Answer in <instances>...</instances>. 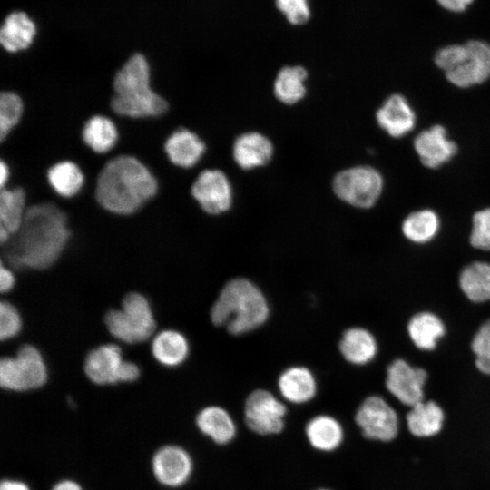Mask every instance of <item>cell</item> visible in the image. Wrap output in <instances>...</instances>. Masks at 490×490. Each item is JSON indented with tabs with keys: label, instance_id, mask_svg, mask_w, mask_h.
Here are the masks:
<instances>
[{
	"label": "cell",
	"instance_id": "cell-1",
	"mask_svg": "<svg viewBox=\"0 0 490 490\" xmlns=\"http://www.w3.org/2000/svg\"><path fill=\"white\" fill-rule=\"evenodd\" d=\"M70 239L66 214L51 202L26 209L21 228L7 242L5 257L14 267L44 270L60 258Z\"/></svg>",
	"mask_w": 490,
	"mask_h": 490
},
{
	"label": "cell",
	"instance_id": "cell-2",
	"mask_svg": "<svg viewBox=\"0 0 490 490\" xmlns=\"http://www.w3.org/2000/svg\"><path fill=\"white\" fill-rule=\"evenodd\" d=\"M157 191L156 178L140 160L131 155H119L107 162L99 172L95 198L111 213L131 215Z\"/></svg>",
	"mask_w": 490,
	"mask_h": 490
},
{
	"label": "cell",
	"instance_id": "cell-3",
	"mask_svg": "<svg viewBox=\"0 0 490 490\" xmlns=\"http://www.w3.org/2000/svg\"><path fill=\"white\" fill-rule=\"evenodd\" d=\"M270 306L261 289L246 278L229 280L211 309V319L231 335H243L262 326Z\"/></svg>",
	"mask_w": 490,
	"mask_h": 490
},
{
	"label": "cell",
	"instance_id": "cell-4",
	"mask_svg": "<svg viewBox=\"0 0 490 490\" xmlns=\"http://www.w3.org/2000/svg\"><path fill=\"white\" fill-rule=\"evenodd\" d=\"M111 108L118 115L133 119L164 114L168 102L151 86L150 66L141 54L131 56L113 81Z\"/></svg>",
	"mask_w": 490,
	"mask_h": 490
},
{
	"label": "cell",
	"instance_id": "cell-5",
	"mask_svg": "<svg viewBox=\"0 0 490 490\" xmlns=\"http://www.w3.org/2000/svg\"><path fill=\"white\" fill-rule=\"evenodd\" d=\"M434 61L457 88L467 89L490 78V44L482 40L444 46L436 53Z\"/></svg>",
	"mask_w": 490,
	"mask_h": 490
},
{
	"label": "cell",
	"instance_id": "cell-6",
	"mask_svg": "<svg viewBox=\"0 0 490 490\" xmlns=\"http://www.w3.org/2000/svg\"><path fill=\"white\" fill-rule=\"evenodd\" d=\"M104 322L112 336L127 344L145 341L156 326L149 300L138 292L128 293L120 309H111L106 313Z\"/></svg>",
	"mask_w": 490,
	"mask_h": 490
},
{
	"label": "cell",
	"instance_id": "cell-7",
	"mask_svg": "<svg viewBox=\"0 0 490 490\" xmlns=\"http://www.w3.org/2000/svg\"><path fill=\"white\" fill-rule=\"evenodd\" d=\"M47 377L44 357L33 345H24L15 357H5L0 361V384L7 390L39 388L45 384Z\"/></svg>",
	"mask_w": 490,
	"mask_h": 490
},
{
	"label": "cell",
	"instance_id": "cell-8",
	"mask_svg": "<svg viewBox=\"0 0 490 490\" xmlns=\"http://www.w3.org/2000/svg\"><path fill=\"white\" fill-rule=\"evenodd\" d=\"M332 186L335 194L341 201L357 208L368 209L379 199L384 180L376 168L358 165L339 172L335 176Z\"/></svg>",
	"mask_w": 490,
	"mask_h": 490
},
{
	"label": "cell",
	"instance_id": "cell-9",
	"mask_svg": "<svg viewBox=\"0 0 490 490\" xmlns=\"http://www.w3.org/2000/svg\"><path fill=\"white\" fill-rule=\"evenodd\" d=\"M287 408L265 389L252 391L246 399L244 418L250 430L260 435L278 434L284 427Z\"/></svg>",
	"mask_w": 490,
	"mask_h": 490
},
{
	"label": "cell",
	"instance_id": "cell-10",
	"mask_svg": "<svg viewBox=\"0 0 490 490\" xmlns=\"http://www.w3.org/2000/svg\"><path fill=\"white\" fill-rule=\"evenodd\" d=\"M355 420L364 436L369 439L390 441L397 434V415L379 396L367 397L358 407Z\"/></svg>",
	"mask_w": 490,
	"mask_h": 490
},
{
	"label": "cell",
	"instance_id": "cell-11",
	"mask_svg": "<svg viewBox=\"0 0 490 490\" xmlns=\"http://www.w3.org/2000/svg\"><path fill=\"white\" fill-rule=\"evenodd\" d=\"M191 193L207 213L218 215L227 211L232 203L231 184L220 170L202 171L191 188Z\"/></svg>",
	"mask_w": 490,
	"mask_h": 490
},
{
	"label": "cell",
	"instance_id": "cell-12",
	"mask_svg": "<svg viewBox=\"0 0 490 490\" xmlns=\"http://www.w3.org/2000/svg\"><path fill=\"white\" fill-rule=\"evenodd\" d=\"M426 378V370L397 358L387 367L386 387L401 403L413 407L423 401Z\"/></svg>",
	"mask_w": 490,
	"mask_h": 490
},
{
	"label": "cell",
	"instance_id": "cell-13",
	"mask_svg": "<svg viewBox=\"0 0 490 490\" xmlns=\"http://www.w3.org/2000/svg\"><path fill=\"white\" fill-rule=\"evenodd\" d=\"M413 146L421 163L432 170L448 163L457 153L458 147L448 137L441 124H434L420 132L414 139Z\"/></svg>",
	"mask_w": 490,
	"mask_h": 490
},
{
	"label": "cell",
	"instance_id": "cell-14",
	"mask_svg": "<svg viewBox=\"0 0 490 490\" xmlns=\"http://www.w3.org/2000/svg\"><path fill=\"white\" fill-rule=\"evenodd\" d=\"M121 348L115 344H105L91 350L84 360L86 377L94 384L104 386L121 383L124 363Z\"/></svg>",
	"mask_w": 490,
	"mask_h": 490
},
{
	"label": "cell",
	"instance_id": "cell-15",
	"mask_svg": "<svg viewBox=\"0 0 490 490\" xmlns=\"http://www.w3.org/2000/svg\"><path fill=\"white\" fill-rule=\"evenodd\" d=\"M377 125L392 138H402L413 131L416 115L408 100L400 93L389 95L376 112Z\"/></svg>",
	"mask_w": 490,
	"mask_h": 490
},
{
	"label": "cell",
	"instance_id": "cell-16",
	"mask_svg": "<svg viewBox=\"0 0 490 490\" xmlns=\"http://www.w3.org/2000/svg\"><path fill=\"white\" fill-rule=\"evenodd\" d=\"M191 467L190 456L182 448L173 446L160 449L152 461L156 478L169 486H178L186 482Z\"/></svg>",
	"mask_w": 490,
	"mask_h": 490
},
{
	"label": "cell",
	"instance_id": "cell-17",
	"mask_svg": "<svg viewBox=\"0 0 490 490\" xmlns=\"http://www.w3.org/2000/svg\"><path fill=\"white\" fill-rule=\"evenodd\" d=\"M164 152L169 161L181 168H191L205 152L204 142L186 128L174 131L165 141Z\"/></svg>",
	"mask_w": 490,
	"mask_h": 490
},
{
	"label": "cell",
	"instance_id": "cell-18",
	"mask_svg": "<svg viewBox=\"0 0 490 490\" xmlns=\"http://www.w3.org/2000/svg\"><path fill=\"white\" fill-rule=\"evenodd\" d=\"M232 155L243 170L266 165L273 155V145L265 135L250 132L240 135L234 142Z\"/></svg>",
	"mask_w": 490,
	"mask_h": 490
},
{
	"label": "cell",
	"instance_id": "cell-19",
	"mask_svg": "<svg viewBox=\"0 0 490 490\" xmlns=\"http://www.w3.org/2000/svg\"><path fill=\"white\" fill-rule=\"evenodd\" d=\"M278 387L286 400L302 404L315 397L317 382L310 369L303 366H292L279 375Z\"/></svg>",
	"mask_w": 490,
	"mask_h": 490
},
{
	"label": "cell",
	"instance_id": "cell-20",
	"mask_svg": "<svg viewBox=\"0 0 490 490\" xmlns=\"http://www.w3.org/2000/svg\"><path fill=\"white\" fill-rule=\"evenodd\" d=\"M338 348L346 361L363 366L375 358L377 342L369 330L361 327H352L343 332Z\"/></svg>",
	"mask_w": 490,
	"mask_h": 490
},
{
	"label": "cell",
	"instance_id": "cell-21",
	"mask_svg": "<svg viewBox=\"0 0 490 490\" xmlns=\"http://www.w3.org/2000/svg\"><path fill=\"white\" fill-rule=\"evenodd\" d=\"M190 345L186 337L174 329L159 332L152 342V354L161 365L174 368L188 358Z\"/></svg>",
	"mask_w": 490,
	"mask_h": 490
},
{
	"label": "cell",
	"instance_id": "cell-22",
	"mask_svg": "<svg viewBox=\"0 0 490 490\" xmlns=\"http://www.w3.org/2000/svg\"><path fill=\"white\" fill-rule=\"evenodd\" d=\"M446 332L444 322L434 313L415 314L407 324V333L414 345L421 350H433Z\"/></svg>",
	"mask_w": 490,
	"mask_h": 490
},
{
	"label": "cell",
	"instance_id": "cell-23",
	"mask_svg": "<svg viewBox=\"0 0 490 490\" xmlns=\"http://www.w3.org/2000/svg\"><path fill=\"white\" fill-rule=\"evenodd\" d=\"M35 25L23 12L10 14L0 30V43L8 52L26 49L35 35Z\"/></svg>",
	"mask_w": 490,
	"mask_h": 490
},
{
	"label": "cell",
	"instance_id": "cell-24",
	"mask_svg": "<svg viewBox=\"0 0 490 490\" xmlns=\"http://www.w3.org/2000/svg\"><path fill=\"white\" fill-rule=\"evenodd\" d=\"M199 429L215 443L224 445L232 440L235 424L230 414L218 406H210L200 411L196 417Z\"/></svg>",
	"mask_w": 490,
	"mask_h": 490
},
{
	"label": "cell",
	"instance_id": "cell-25",
	"mask_svg": "<svg viewBox=\"0 0 490 490\" xmlns=\"http://www.w3.org/2000/svg\"><path fill=\"white\" fill-rule=\"evenodd\" d=\"M82 139L96 153L109 152L117 142L118 131L114 122L104 115H93L84 123Z\"/></svg>",
	"mask_w": 490,
	"mask_h": 490
},
{
	"label": "cell",
	"instance_id": "cell-26",
	"mask_svg": "<svg viewBox=\"0 0 490 490\" xmlns=\"http://www.w3.org/2000/svg\"><path fill=\"white\" fill-rule=\"evenodd\" d=\"M459 286L466 297L475 303L490 300V264L475 261L459 275Z\"/></svg>",
	"mask_w": 490,
	"mask_h": 490
},
{
	"label": "cell",
	"instance_id": "cell-27",
	"mask_svg": "<svg viewBox=\"0 0 490 490\" xmlns=\"http://www.w3.org/2000/svg\"><path fill=\"white\" fill-rule=\"evenodd\" d=\"M439 229V216L431 209H421L409 213L401 225L405 238L416 244L431 241L437 235Z\"/></svg>",
	"mask_w": 490,
	"mask_h": 490
},
{
	"label": "cell",
	"instance_id": "cell-28",
	"mask_svg": "<svg viewBox=\"0 0 490 490\" xmlns=\"http://www.w3.org/2000/svg\"><path fill=\"white\" fill-rule=\"evenodd\" d=\"M411 407L407 416V421L408 429L414 436L426 437L441 430L444 413L436 402L421 401Z\"/></svg>",
	"mask_w": 490,
	"mask_h": 490
},
{
	"label": "cell",
	"instance_id": "cell-29",
	"mask_svg": "<svg viewBox=\"0 0 490 490\" xmlns=\"http://www.w3.org/2000/svg\"><path fill=\"white\" fill-rule=\"evenodd\" d=\"M51 188L64 198L75 196L83 186L84 176L72 161H61L52 165L46 173Z\"/></svg>",
	"mask_w": 490,
	"mask_h": 490
},
{
	"label": "cell",
	"instance_id": "cell-30",
	"mask_svg": "<svg viewBox=\"0 0 490 490\" xmlns=\"http://www.w3.org/2000/svg\"><path fill=\"white\" fill-rule=\"evenodd\" d=\"M25 192L20 187L4 188L0 192V230L11 237L17 233L25 215Z\"/></svg>",
	"mask_w": 490,
	"mask_h": 490
},
{
	"label": "cell",
	"instance_id": "cell-31",
	"mask_svg": "<svg viewBox=\"0 0 490 490\" xmlns=\"http://www.w3.org/2000/svg\"><path fill=\"white\" fill-rule=\"evenodd\" d=\"M306 435L310 445L321 451L334 450L343 439L341 425L327 415L311 418L306 426Z\"/></svg>",
	"mask_w": 490,
	"mask_h": 490
},
{
	"label": "cell",
	"instance_id": "cell-32",
	"mask_svg": "<svg viewBox=\"0 0 490 490\" xmlns=\"http://www.w3.org/2000/svg\"><path fill=\"white\" fill-rule=\"evenodd\" d=\"M307 76L306 69L301 66L283 67L274 83L273 91L276 98L286 104L300 101L306 94L304 83Z\"/></svg>",
	"mask_w": 490,
	"mask_h": 490
},
{
	"label": "cell",
	"instance_id": "cell-33",
	"mask_svg": "<svg viewBox=\"0 0 490 490\" xmlns=\"http://www.w3.org/2000/svg\"><path fill=\"white\" fill-rule=\"evenodd\" d=\"M24 103L21 96L13 91L0 94V140L4 142L10 132L21 121Z\"/></svg>",
	"mask_w": 490,
	"mask_h": 490
},
{
	"label": "cell",
	"instance_id": "cell-34",
	"mask_svg": "<svg viewBox=\"0 0 490 490\" xmlns=\"http://www.w3.org/2000/svg\"><path fill=\"white\" fill-rule=\"evenodd\" d=\"M469 240L474 248L490 251V207L474 213Z\"/></svg>",
	"mask_w": 490,
	"mask_h": 490
},
{
	"label": "cell",
	"instance_id": "cell-35",
	"mask_svg": "<svg viewBox=\"0 0 490 490\" xmlns=\"http://www.w3.org/2000/svg\"><path fill=\"white\" fill-rule=\"evenodd\" d=\"M22 328V318L17 309L8 301L0 304V338L8 340L16 337Z\"/></svg>",
	"mask_w": 490,
	"mask_h": 490
},
{
	"label": "cell",
	"instance_id": "cell-36",
	"mask_svg": "<svg viewBox=\"0 0 490 490\" xmlns=\"http://www.w3.org/2000/svg\"><path fill=\"white\" fill-rule=\"evenodd\" d=\"M277 7L293 24H301L309 18L308 0H276Z\"/></svg>",
	"mask_w": 490,
	"mask_h": 490
},
{
	"label": "cell",
	"instance_id": "cell-37",
	"mask_svg": "<svg viewBox=\"0 0 490 490\" xmlns=\"http://www.w3.org/2000/svg\"><path fill=\"white\" fill-rule=\"evenodd\" d=\"M471 348L475 357L490 359V319L479 328L473 338Z\"/></svg>",
	"mask_w": 490,
	"mask_h": 490
},
{
	"label": "cell",
	"instance_id": "cell-38",
	"mask_svg": "<svg viewBox=\"0 0 490 490\" xmlns=\"http://www.w3.org/2000/svg\"><path fill=\"white\" fill-rule=\"evenodd\" d=\"M15 284V278L14 273L10 269L5 266L4 263L1 264L0 270V289L1 292L10 291Z\"/></svg>",
	"mask_w": 490,
	"mask_h": 490
},
{
	"label": "cell",
	"instance_id": "cell-39",
	"mask_svg": "<svg viewBox=\"0 0 490 490\" xmlns=\"http://www.w3.org/2000/svg\"><path fill=\"white\" fill-rule=\"evenodd\" d=\"M445 9L451 12L465 11L474 0H436Z\"/></svg>",
	"mask_w": 490,
	"mask_h": 490
},
{
	"label": "cell",
	"instance_id": "cell-40",
	"mask_svg": "<svg viewBox=\"0 0 490 490\" xmlns=\"http://www.w3.org/2000/svg\"><path fill=\"white\" fill-rule=\"evenodd\" d=\"M0 490H29L22 482L5 480L1 483Z\"/></svg>",
	"mask_w": 490,
	"mask_h": 490
},
{
	"label": "cell",
	"instance_id": "cell-41",
	"mask_svg": "<svg viewBox=\"0 0 490 490\" xmlns=\"http://www.w3.org/2000/svg\"><path fill=\"white\" fill-rule=\"evenodd\" d=\"M475 367L483 374L490 375V359L483 357H475Z\"/></svg>",
	"mask_w": 490,
	"mask_h": 490
},
{
	"label": "cell",
	"instance_id": "cell-42",
	"mask_svg": "<svg viewBox=\"0 0 490 490\" xmlns=\"http://www.w3.org/2000/svg\"><path fill=\"white\" fill-rule=\"evenodd\" d=\"M9 179V168L7 163L1 160L0 162V187L4 189Z\"/></svg>",
	"mask_w": 490,
	"mask_h": 490
},
{
	"label": "cell",
	"instance_id": "cell-43",
	"mask_svg": "<svg viewBox=\"0 0 490 490\" xmlns=\"http://www.w3.org/2000/svg\"><path fill=\"white\" fill-rule=\"evenodd\" d=\"M53 490H82L74 482L64 480L55 485Z\"/></svg>",
	"mask_w": 490,
	"mask_h": 490
},
{
	"label": "cell",
	"instance_id": "cell-44",
	"mask_svg": "<svg viewBox=\"0 0 490 490\" xmlns=\"http://www.w3.org/2000/svg\"><path fill=\"white\" fill-rule=\"evenodd\" d=\"M320 490H328V489H320Z\"/></svg>",
	"mask_w": 490,
	"mask_h": 490
}]
</instances>
